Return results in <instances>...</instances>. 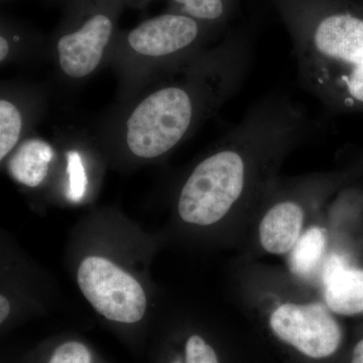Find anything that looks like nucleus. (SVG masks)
<instances>
[{
  "instance_id": "obj_17",
  "label": "nucleus",
  "mask_w": 363,
  "mask_h": 363,
  "mask_svg": "<svg viewBox=\"0 0 363 363\" xmlns=\"http://www.w3.org/2000/svg\"><path fill=\"white\" fill-rule=\"evenodd\" d=\"M9 51H11V45H9V40L6 37L1 35L0 37V61L4 62L6 59Z\"/></svg>"
},
{
  "instance_id": "obj_16",
  "label": "nucleus",
  "mask_w": 363,
  "mask_h": 363,
  "mask_svg": "<svg viewBox=\"0 0 363 363\" xmlns=\"http://www.w3.org/2000/svg\"><path fill=\"white\" fill-rule=\"evenodd\" d=\"M9 311H11V305H9L7 298L4 296H1L0 297V322L1 323L9 316Z\"/></svg>"
},
{
  "instance_id": "obj_5",
  "label": "nucleus",
  "mask_w": 363,
  "mask_h": 363,
  "mask_svg": "<svg viewBox=\"0 0 363 363\" xmlns=\"http://www.w3.org/2000/svg\"><path fill=\"white\" fill-rule=\"evenodd\" d=\"M114 21L111 13L95 11L80 25L60 37L57 43L59 63L69 77L81 79L93 73L111 43Z\"/></svg>"
},
{
  "instance_id": "obj_19",
  "label": "nucleus",
  "mask_w": 363,
  "mask_h": 363,
  "mask_svg": "<svg viewBox=\"0 0 363 363\" xmlns=\"http://www.w3.org/2000/svg\"><path fill=\"white\" fill-rule=\"evenodd\" d=\"M358 1L362 2L363 4V0H358Z\"/></svg>"
},
{
  "instance_id": "obj_13",
  "label": "nucleus",
  "mask_w": 363,
  "mask_h": 363,
  "mask_svg": "<svg viewBox=\"0 0 363 363\" xmlns=\"http://www.w3.org/2000/svg\"><path fill=\"white\" fill-rule=\"evenodd\" d=\"M50 363H92V359L90 351L84 344L72 341L59 346Z\"/></svg>"
},
{
  "instance_id": "obj_18",
  "label": "nucleus",
  "mask_w": 363,
  "mask_h": 363,
  "mask_svg": "<svg viewBox=\"0 0 363 363\" xmlns=\"http://www.w3.org/2000/svg\"><path fill=\"white\" fill-rule=\"evenodd\" d=\"M355 171L358 172V173H363V155L360 157L359 161H358L357 168L355 169Z\"/></svg>"
},
{
  "instance_id": "obj_10",
  "label": "nucleus",
  "mask_w": 363,
  "mask_h": 363,
  "mask_svg": "<svg viewBox=\"0 0 363 363\" xmlns=\"http://www.w3.org/2000/svg\"><path fill=\"white\" fill-rule=\"evenodd\" d=\"M325 234L314 227L306 231L293 247L290 257L291 271L302 278H308L316 271L325 248Z\"/></svg>"
},
{
  "instance_id": "obj_2",
  "label": "nucleus",
  "mask_w": 363,
  "mask_h": 363,
  "mask_svg": "<svg viewBox=\"0 0 363 363\" xmlns=\"http://www.w3.org/2000/svg\"><path fill=\"white\" fill-rule=\"evenodd\" d=\"M78 285L95 310L106 319L135 323L147 309L142 286L111 260L86 257L78 269Z\"/></svg>"
},
{
  "instance_id": "obj_6",
  "label": "nucleus",
  "mask_w": 363,
  "mask_h": 363,
  "mask_svg": "<svg viewBox=\"0 0 363 363\" xmlns=\"http://www.w3.org/2000/svg\"><path fill=\"white\" fill-rule=\"evenodd\" d=\"M324 297L332 312L340 315L363 313V269H355L350 257L330 255L323 269Z\"/></svg>"
},
{
  "instance_id": "obj_3",
  "label": "nucleus",
  "mask_w": 363,
  "mask_h": 363,
  "mask_svg": "<svg viewBox=\"0 0 363 363\" xmlns=\"http://www.w3.org/2000/svg\"><path fill=\"white\" fill-rule=\"evenodd\" d=\"M269 324L279 339L312 358L330 357L342 339L337 322L321 304L281 305Z\"/></svg>"
},
{
  "instance_id": "obj_14",
  "label": "nucleus",
  "mask_w": 363,
  "mask_h": 363,
  "mask_svg": "<svg viewBox=\"0 0 363 363\" xmlns=\"http://www.w3.org/2000/svg\"><path fill=\"white\" fill-rule=\"evenodd\" d=\"M186 363H218L216 353L200 336L194 335L186 344Z\"/></svg>"
},
{
  "instance_id": "obj_12",
  "label": "nucleus",
  "mask_w": 363,
  "mask_h": 363,
  "mask_svg": "<svg viewBox=\"0 0 363 363\" xmlns=\"http://www.w3.org/2000/svg\"><path fill=\"white\" fill-rule=\"evenodd\" d=\"M67 172L69 175L67 197L72 202H80L87 190L88 179L78 152H70L67 155Z\"/></svg>"
},
{
  "instance_id": "obj_1",
  "label": "nucleus",
  "mask_w": 363,
  "mask_h": 363,
  "mask_svg": "<svg viewBox=\"0 0 363 363\" xmlns=\"http://www.w3.org/2000/svg\"><path fill=\"white\" fill-rule=\"evenodd\" d=\"M285 25L306 91L341 113L363 77V4L358 0H272Z\"/></svg>"
},
{
  "instance_id": "obj_15",
  "label": "nucleus",
  "mask_w": 363,
  "mask_h": 363,
  "mask_svg": "<svg viewBox=\"0 0 363 363\" xmlns=\"http://www.w3.org/2000/svg\"><path fill=\"white\" fill-rule=\"evenodd\" d=\"M350 363H363V338L355 344Z\"/></svg>"
},
{
  "instance_id": "obj_7",
  "label": "nucleus",
  "mask_w": 363,
  "mask_h": 363,
  "mask_svg": "<svg viewBox=\"0 0 363 363\" xmlns=\"http://www.w3.org/2000/svg\"><path fill=\"white\" fill-rule=\"evenodd\" d=\"M304 222V208L295 200H281L264 214L259 224V240L267 252L283 255L290 252L300 238Z\"/></svg>"
},
{
  "instance_id": "obj_8",
  "label": "nucleus",
  "mask_w": 363,
  "mask_h": 363,
  "mask_svg": "<svg viewBox=\"0 0 363 363\" xmlns=\"http://www.w3.org/2000/svg\"><path fill=\"white\" fill-rule=\"evenodd\" d=\"M54 150L39 138L26 140L9 161V173L13 179L28 187H37L49 172Z\"/></svg>"
},
{
  "instance_id": "obj_11",
  "label": "nucleus",
  "mask_w": 363,
  "mask_h": 363,
  "mask_svg": "<svg viewBox=\"0 0 363 363\" xmlns=\"http://www.w3.org/2000/svg\"><path fill=\"white\" fill-rule=\"evenodd\" d=\"M23 119L18 107L6 99L0 100V159L16 147L21 138Z\"/></svg>"
},
{
  "instance_id": "obj_4",
  "label": "nucleus",
  "mask_w": 363,
  "mask_h": 363,
  "mask_svg": "<svg viewBox=\"0 0 363 363\" xmlns=\"http://www.w3.org/2000/svg\"><path fill=\"white\" fill-rule=\"evenodd\" d=\"M213 28L186 14L169 13L143 21L126 35L136 54L162 58L194 51Z\"/></svg>"
},
{
  "instance_id": "obj_9",
  "label": "nucleus",
  "mask_w": 363,
  "mask_h": 363,
  "mask_svg": "<svg viewBox=\"0 0 363 363\" xmlns=\"http://www.w3.org/2000/svg\"><path fill=\"white\" fill-rule=\"evenodd\" d=\"M175 13L186 14L210 28H218L228 21L238 0H169Z\"/></svg>"
}]
</instances>
